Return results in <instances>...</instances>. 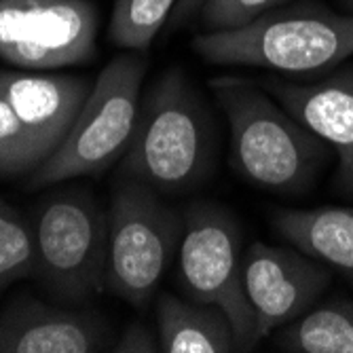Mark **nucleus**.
<instances>
[{
    "instance_id": "obj_5",
    "label": "nucleus",
    "mask_w": 353,
    "mask_h": 353,
    "mask_svg": "<svg viewBox=\"0 0 353 353\" xmlns=\"http://www.w3.org/2000/svg\"><path fill=\"white\" fill-rule=\"evenodd\" d=\"M28 220L37 245L32 277L55 303L81 305L104 290L108 212L89 190L49 192Z\"/></svg>"
},
{
    "instance_id": "obj_19",
    "label": "nucleus",
    "mask_w": 353,
    "mask_h": 353,
    "mask_svg": "<svg viewBox=\"0 0 353 353\" xmlns=\"http://www.w3.org/2000/svg\"><path fill=\"white\" fill-rule=\"evenodd\" d=\"M290 0H205L201 5V23L208 32H227L250 26L271 9Z\"/></svg>"
},
{
    "instance_id": "obj_7",
    "label": "nucleus",
    "mask_w": 353,
    "mask_h": 353,
    "mask_svg": "<svg viewBox=\"0 0 353 353\" xmlns=\"http://www.w3.org/2000/svg\"><path fill=\"white\" fill-rule=\"evenodd\" d=\"M178 281L186 299L224 311L235 332L237 351L256 347L254 311L243 285L241 227L227 208L195 201L184 212Z\"/></svg>"
},
{
    "instance_id": "obj_14",
    "label": "nucleus",
    "mask_w": 353,
    "mask_h": 353,
    "mask_svg": "<svg viewBox=\"0 0 353 353\" xmlns=\"http://www.w3.org/2000/svg\"><path fill=\"white\" fill-rule=\"evenodd\" d=\"M157 332L163 353L237 351L233 326L222 309L170 292L157 299Z\"/></svg>"
},
{
    "instance_id": "obj_15",
    "label": "nucleus",
    "mask_w": 353,
    "mask_h": 353,
    "mask_svg": "<svg viewBox=\"0 0 353 353\" xmlns=\"http://www.w3.org/2000/svg\"><path fill=\"white\" fill-rule=\"evenodd\" d=\"M275 347L288 353H353V301L332 299L275 330Z\"/></svg>"
},
{
    "instance_id": "obj_11",
    "label": "nucleus",
    "mask_w": 353,
    "mask_h": 353,
    "mask_svg": "<svg viewBox=\"0 0 353 353\" xmlns=\"http://www.w3.org/2000/svg\"><path fill=\"white\" fill-rule=\"evenodd\" d=\"M112 345L108 324L93 311L30 296L0 309V353H95Z\"/></svg>"
},
{
    "instance_id": "obj_12",
    "label": "nucleus",
    "mask_w": 353,
    "mask_h": 353,
    "mask_svg": "<svg viewBox=\"0 0 353 353\" xmlns=\"http://www.w3.org/2000/svg\"><path fill=\"white\" fill-rule=\"evenodd\" d=\"M95 79L0 70V89L43 161L66 140Z\"/></svg>"
},
{
    "instance_id": "obj_6",
    "label": "nucleus",
    "mask_w": 353,
    "mask_h": 353,
    "mask_svg": "<svg viewBox=\"0 0 353 353\" xmlns=\"http://www.w3.org/2000/svg\"><path fill=\"white\" fill-rule=\"evenodd\" d=\"M184 235V214L161 192L119 178L108 205V259L104 290L144 309L157 294Z\"/></svg>"
},
{
    "instance_id": "obj_22",
    "label": "nucleus",
    "mask_w": 353,
    "mask_h": 353,
    "mask_svg": "<svg viewBox=\"0 0 353 353\" xmlns=\"http://www.w3.org/2000/svg\"><path fill=\"white\" fill-rule=\"evenodd\" d=\"M341 3H343V7H345L349 13H353V0H341Z\"/></svg>"
},
{
    "instance_id": "obj_8",
    "label": "nucleus",
    "mask_w": 353,
    "mask_h": 353,
    "mask_svg": "<svg viewBox=\"0 0 353 353\" xmlns=\"http://www.w3.org/2000/svg\"><path fill=\"white\" fill-rule=\"evenodd\" d=\"M98 9L89 0H0V57L23 70L95 57Z\"/></svg>"
},
{
    "instance_id": "obj_18",
    "label": "nucleus",
    "mask_w": 353,
    "mask_h": 353,
    "mask_svg": "<svg viewBox=\"0 0 353 353\" xmlns=\"http://www.w3.org/2000/svg\"><path fill=\"white\" fill-rule=\"evenodd\" d=\"M41 163V152L0 89V178L28 176Z\"/></svg>"
},
{
    "instance_id": "obj_4",
    "label": "nucleus",
    "mask_w": 353,
    "mask_h": 353,
    "mask_svg": "<svg viewBox=\"0 0 353 353\" xmlns=\"http://www.w3.org/2000/svg\"><path fill=\"white\" fill-rule=\"evenodd\" d=\"M146 68V57L138 51L121 53L106 63L66 140L26 176L28 190L100 176L121 161L136 130Z\"/></svg>"
},
{
    "instance_id": "obj_2",
    "label": "nucleus",
    "mask_w": 353,
    "mask_h": 353,
    "mask_svg": "<svg viewBox=\"0 0 353 353\" xmlns=\"http://www.w3.org/2000/svg\"><path fill=\"white\" fill-rule=\"evenodd\" d=\"M214 154L210 108L188 77L174 68L159 77L142 98L117 176L144 182L163 197L182 195L205 182Z\"/></svg>"
},
{
    "instance_id": "obj_1",
    "label": "nucleus",
    "mask_w": 353,
    "mask_h": 353,
    "mask_svg": "<svg viewBox=\"0 0 353 353\" xmlns=\"http://www.w3.org/2000/svg\"><path fill=\"white\" fill-rule=\"evenodd\" d=\"M210 89L224 112L237 174L283 197L307 192L334 150L252 79L216 77Z\"/></svg>"
},
{
    "instance_id": "obj_21",
    "label": "nucleus",
    "mask_w": 353,
    "mask_h": 353,
    "mask_svg": "<svg viewBox=\"0 0 353 353\" xmlns=\"http://www.w3.org/2000/svg\"><path fill=\"white\" fill-rule=\"evenodd\" d=\"M205 0H178L170 19H168V26L170 28H180L184 21H188L192 15H197L201 11V5Z\"/></svg>"
},
{
    "instance_id": "obj_20",
    "label": "nucleus",
    "mask_w": 353,
    "mask_h": 353,
    "mask_svg": "<svg viewBox=\"0 0 353 353\" xmlns=\"http://www.w3.org/2000/svg\"><path fill=\"white\" fill-rule=\"evenodd\" d=\"M112 351L117 353H157L159 349V332L150 330L146 324H130L119 341H114Z\"/></svg>"
},
{
    "instance_id": "obj_16",
    "label": "nucleus",
    "mask_w": 353,
    "mask_h": 353,
    "mask_svg": "<svg viewBox=\"0 0 353 353\" xmlns=\"http://www.w3.org/2000/svg\"><path fill=\"white\" fill-rule=\"evenodd\" d=\"M178 0H114L110 41L130 51H146L168 23Z\"/></svg>"
},
{
    "instance_id": "obj_17",
    "label": "nucleus",
    "mask_w": 353,
    "mask_h": 353,
    "mask_svg": "<svg viewBox=\"0 0 353 353\" xmlns=\"http://www.w3.org/2000/svg\"><path fill=\"white\" fill-rule=\"evenodd\" d=\"M37 245L30 220L0 195V292L34 275Z\"/></svg>"
},
{
    "instance_id": "obj_10",
    "label": "nucleus",
    "mask_w": 353,
    "mask_h": 353,
    "mask_svg": "<svg viewBox=\"0 0 353 353\" xmlns=\"http://www.w3.org/2000/svg\"><path fill=\"white\" fill-rule=\"evenodd\" d=\"M299 123L334 150V188L353 197V68L324 81H256Z\"/></svg>"
},
{
    "instance_id": "obj_13",
    "label": "nucleus",
    "mask_w": 353,
    "mask_h": 353,
    "mask_svg": "<svg viewBox=\"0 0 353 353\" xmlns=\"http://www.w3.org/2000/svg\"><path fill=\"white\" fill-rule=\"evenodd\" d=\"M271 222L290 245L353 281V205L277 210Z\"/></svg>"
},
{
    "instance_id": "obj_9",
    "label": "nucleus",
    "mask_w": 353,
    "mask_h": 353,
    "mask_svg": "<svg viewBox=\"0 0 353 353\" xmlns=\"http://www.w3.org/2000/svg\"><path fill=\"white\" fill-rule=\"evenodd\" d=\"M330 279V267L294 245L250 243L243 252V285L254 311L256 345L307 313L324 294Z\"/></svg>"
},
{
    "instance_id": "obj_3",
    "label": "nucleus",
    "mask_w": 353,
    "mask_h": 353,
    "mask_svg": "<svg viewBox=\"0 0 353 353\" xmlns=\"http://www.w3.org/2000/svg\"><path fill=\"white\" fill-rule=\"evenodd\" d=\"M192 49L212 63L285 74H322L353 55V13L305 0L281 5L239 30L203 32Z\"/></svg>"
}]
</instances>
